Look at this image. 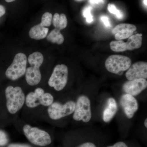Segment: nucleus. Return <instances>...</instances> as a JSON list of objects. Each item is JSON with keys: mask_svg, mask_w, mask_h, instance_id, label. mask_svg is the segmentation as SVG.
I'll return each instance as SVG.
<instances>
[{"mask_svg": "<svg viewBox=\"0 0 147 147\" xmlns=\"http://www.w3.org/2000/svg\"><path fill=\"white\" fill-rule=\"evenodd\" d=\"M6 106L8 112L14 115L21 110L26 100V96L21 87L9 86L5 90Z\"/></svg>", "mask_w": 147, "mask_h": 147, "instance_id": "f03ea898", "label": "nucleus"}, {"mask_svg": "<svg viewBox=\"0 0 147 147\" xmlns=\"http://www.w3.org/2000/svg\"><path fill=\"white\" fill-rule=\"evenodd\" d=\"M92 7L91 6H87L83 9V15L86 18V21L88 23L90 24L94 21L93 17L92 15L91 11Z\"/></svg>", "mask_w": 147, "mask_h": 147, "instance_id": "412c9836", "label": "nucleus"}, {"mask_svg": "<svg viewBox=\"0 0 147 147\" xmlns=\"http://www.w3.org/2000/svg\"><path fill=\"white\" fill-rule=\"evenodd\" d=\"M73 114V119L75 121H82L87 123L91 120L92 117L91 101L88 96L82 95L79 96Z\"/></svg>", "mask_w": 147, "mask_h": 147, "instance_id": "39448f33", "label": "nucleus"}, {"mask_svg": "<svg viewBox=\"0 0 147 147\" xmlns=\"http://www.w3.org/2000/svg\"><path fill=\"white\" fill-rule=\"evenodd\" d=\"M76 102L69 100L64 104L54 102L48 106L47 113L50 118L54 120H58L73 114L75 109Z\"/></svg>", "mask_w": 147, "mask_h": 147, "instance_id": "1a4fd4ad", "label": "nucleus"}, {"mask_svg": "<svg viewBox=\"0 0 147 147\" xmlns=\"http://www.w3.org/2000/svg\"><path fill=\"white\" fill-rule=\"evenodd\" d=\"M27 63V57L25 54H16L12 63L6 71V77L12 81H15L24 76L26 70Z\"/></svg>", "mask_w": 147, "mask_h": 147, "instance_id": "0eeeda50", "label": "nucleus"}, {"mask_svg": "<svg viewBox=\"0 0 147 147\" xmlns=\"http://www.w3.org/2000/svg\"><path fill=\"white\" fill-rule=\"evenodd\" d=\"M137 30V27L132 24H121L117 25L112 30V33L115 35L117 40H122L131 36Z\"/></svg>", "mask_w": 147, "mask_h": 147, "instance_id": "4468645a", "label": "nucleus"}, {"mask_svg": "<svg viewBox=\"0 0 147 147\" xmlns=\"http://www.w3.org/2000/svg\"><path fill=\"white\" fill-rule=\"evenodd\" d=\"M147 0H144V4L146 6V7H147Z\"/></svg>", "mask_w": 147, "mask_h": 147, "instance_id": "7c9ffc66", "label": "nucleus"}, {"mask_svg": "<svg viewBox=\"0 0 147 147\" xmlns=\"http://www.w3.org/2000/svg\"><path fill=\"white\" fill-rule=\"evenodd\" d=\"M5 13V9L4 7L0 5V17L3 16Z\"/></svg>", "mask_w": 147, "mask_h": 147, "instance_id": "cd10ccee", "label": "nucleus"}, {"mask_svg": "<svg viewBox=\"0 0 147 147\" xmlns=\"http://www.w3.org/2000/svg\"><path fill=\"white\" fill-rule=\"evenodd\" d=\"M47 40L53 43H57L58 45L62 44L64 40L63 35L62 34L60 30L55 28L47 36Z\"/></svg>", "mask_w": 147, "mask_h": 147, "instance_id": "a211bd4d", "label": "nucleus"}, {"mask_svg": "<svg viewBox=\"0 0 147 147\" xmlns=\"http://www.w3.org/2000/svg\"><path fill=\"white\" fill-rule=\"evenodd\" d=\"M53 20V15L50 12H45L42 15L40 24L44 27H49L51 26Z\"/></svg>", "mask_w": 147, "mask_h": 147, "instance_id": "6ab92c4d", "label": "nucleus"}, {"mask_svg": "<svg viewBox=\"0 0 147 147\" xmlns=\"http://www.w3.org/2000/svg\"><path fill=\"white\" fill-rule=\"evenodd\" d=\"M7 147H31L29 145L25 144H10Z\"/></svg>", "mask_w": 147, "mask_h": 147, "instance_id": "bb28decb", "label": "nucleus"}, {"mask_svg": "<svg viewBox=\"0 0 147 147\" xmlns=\"http://www.w3.org/2000/svg\"><path fill=\"white\" fill-rule=\"evenodd\" d=\"M119 102L127 117L132 118L139 108V103L135 96L125 93L121 96Z\"/></svg>", "mask_w": 147, "mask_h": 147, "instance_id": "9b49d317", "label": "nucleus"}, {"mask_svg": "<svg viewBox=\"0 0 147 147\" xmlns=\"http://www.w3.org/2000/svg\"><path fill=\"white\" fill-rule=\"evenodd\" d=\"M105 0H89L90 3L92 5L103 4Z\"/></svg>", "mask_w": 147, "mask_h": 147, "instance_id": "a878e982", "label": "nucleus"}, {"mask_svg": "<svg viewBox=\"0 0 147 147\" xmlns=\"http://www.w3.org/2000/svg\"><path fill=\"white\" fill-rule=\"evenodd\" d=\"M117 101L114 98H109L107 102V105L103 111L102 119L105 123H109L115 115L117 111Z\"/></svg>", "mask_w": 147, "mask_h": 147, "instance_id": "2eb2a0df", "label": "nucleus"}, {"mask_svg": "<svg viewBox=\"0 0 147 147\" xmlns=\"http://www.w3.org/2000/svg\"><path fill=\"white\" fill-rule=\"evenodd\" d=\"M5 1L7 2L10 3L14 1H16V0H5Z\"/></svg>", "mask_w": 147, "mask_h": 147, "instance_id": "c756f323", "label": "nucleus"}, {"mask_svg": "<svg viewBox=\"0 0 147 147\" xmlns=\"http://www.w3.org/2000/svg\"><path fill=\"white\" fill-rule=\"evenodd\" d=\"M53 23L55 28L61 30L66 28L67 25V20L65 14L58 13H55L53 16Z\"/></svg>", "mask_w": 147, "mask_h": 147, "instance_id": "f3484780", "label": "nucleus"}, {"mask_svg": "<svg viewBox=\"0 0 147 147\" xmlns=\"http://www.w3.org/2000/svg\"><path fill=\"white\" fill-rule=\"evenodd\" d=\"M144 126L146 128H147V119H146L144 121Z\"/></svg>", "mask_w": 147, "mask_h": 147, "instance_id": "c85d7f7f", "label": "nucleus"}, {"mask_svg": "<svg viewBox=\"0 0 147 147\" xmlns=\"http://www.w3.org/2000/svg\"><path fill=\"white\" fill-rule=\"evenodd\" d=\"M108 10L111 13L115 15L116 18L119 19L123 18V14L121 10H119L114 4H109L108 7Z\"/></svg>", "mask_w": 147, "mask_h": 147, "instance_id": "aec40b11", "label": "nucleus"}, {"mask_svg": "<svg viewBox=\"0 0 147 147\" xmlns=\"http://www.w3.org/2000/svg\"><path fill=\"white\" fill-rule=\"evenodd\" d=\"M8 142V137L5 132L0 130V146H5Z\"/></svg>", "mask_w": 147, "mask_h": 147, "instance_id": "4be33fe9", "label": "nucleus"}, {"mask_svg": "<svg viewBox=\"0 0 147 147\" xmlns=\"http://www.w3.org/2000/svg\"><path fill=\"white\" fill-rule=\"evenodd\" d=\"M142 34L132 35L128 38L127 42L122 40L111 41L110 44V49L116 52H124L126 50L139 49L142 45Z\"/></svg>", "mask_w": 147, "mask_h": 147, "instance_id": "9d476101", "label": "nucleus"}, {"mask_svg": "<svg viewBox=\"0 0 147 147\" xmlns=\"http://www.w3.org/2000/svg\"><path fill=\"white\" fill-rule=\"evenodd\" d=\"M106 147H129L126 143L123 142H119L113 145H110Z\"/></svg>", "mask_w": 147, "mask_h": 147, "instance_id": "393cba45", "label": "nucleus"}, {"mask_svg": "<svg viewBox=\"0 0 147 147\" xmlns=\"http://www.w3.org/2000/svg\"><path fill=\"white\" fill-rule=\"evenodd\" d=\"M68 67L64 64L57 65L55 67L48 81V85L57 91L62 90L68 81Z\"/></svg>", "mask_w": 147, "mask_h": 147, "instance_id": "6e6552de", "label": "nucleus"}, {"mask_svg": "<svg viewBox=\"0 0 147 147\" xmlns=\"http://www.w3.org/2000/svg\"><path fill=\"white\" fill-rule=\"evenodd\" d=\"M54 97L51 94L45 93L42 88L36 89L30 92L26 97V105L29 108H35L40 105L49 106L54 102Z\"/></svg>", "mask_w": 147, "mask_h": 147, "instance_id": "20e7f679", "label": "nucleus"}, {"mask_svg": "<svg viewBox=\"0 0 147 147\" xmlns=\"http://www.w3.org/2000/svg\"><path fill=\"white\" fill-rule=\"evenodd\" d=\"M125 77L128 80L147 78V63L138 61L131 65L127 70Z\"/></svg>", "mask_w": 147, "mask_h": 147, "instance_id": "ddd939ff", "label": "nucleus"}, {"mask_svg": "<svg viewBox=\"0 0 147 147\" xmlns=\"http://www.w3.org/2000/svg\"><path fill=\"white\" fill-rule=\"evenodd\" d=\"M131 65L130 58L121 55H111L105 62V67L108 71L119 75L127 71Z\"/></svg>", "mask_w": 147, "mask_h": 147, "instance_id": "423d86ee", "label": "nucleus"}, {"mask_svg": "<svg viewBox=\"0 0 147 147\" xmlns=\"http://www.w3.org/2000/svg\"><path fill=\"white\" fill-rule=\"evenodd\" d=\"M100 19L102 23L104 24V25L106 27H110L111 26V24L110 21H109V18L108 16H100Z\"/></svg>", "mask_w": 147, "mask_h": 147, "instance_id": "b1692460", "label": "nucleus"}, {"mask_svg": "<svg viewBox=\"0 0 147 147\" xmlns=\"http://www.w3.org/2000/svg\"><path fill=\"white\" fill-rule=\"evenodd\" d=\"M147 81L144 79L128 80L124 83L122 90L124 92L136 96L147 88Z\"/></svg>", "mask_w": 147, "mask_h": 147, "instance_id": "f8f14e48", "label": "nucleus"}, {"mask_svg": "<svg viewBox=\"0 0 147 147\" xmlns=\"http://www.w3.org/2000/svg\"><path fill=\"white\" fill-rule=\"evenodd\" d=\"M75 1H84V0H75Z\"/></svg>", "mask_w": 147, "mask_h": 147, "instance_id": "2f4dec72", "label": "nucleus"}, {"mask_svg": "<svg viewBox=\"0 0 147 147\" xmlns=\"http://www.w3.org/2000/svg\"><path fill=\"white\" fill-rule=\"evenodd\" d=\"M76 147H98L94 142L86 141L81 143Z\"/></svg>", "mask_w": 147, "mask_h": 147, "instance_id": "5701e85b", "label": "nucleus"}, {"mask_svg": "<svg viewBox=\"0 0 147 147\" xmlns=\"http://www.w3.org/2000/svg\"><path fill=\"white\" fill-rule=\"evenodd\" d=\"M43 61V55L40 52H34L29 55L28 61L31 66L26 68L25 75L27 83L30 86H36L41 81V74L39 68Z\"/></svg>", "mask_w": 147, "mask_h": 147, "instance_id": "f257e3e1", "label": "nucleus"}, {"mask_svg": "<svg viewBox=\"0 0 147 147\" xmlns=\"http://www.w3.org/2000/svg\"><path fill=\"white\" fill-rule=\"evenodd\" d=\"M49 29L40 24L32 28L29 31V36L31 38L36 40H40L47 36Z\"/></svg>", "mask_w": 147, "mask_h": 147, "instance_id": "dca6fc26", "label": "nucleus"}, {"mask_svg": "<svg viewBox=\"0 0 147 147\" xmlns=\"http://www.w3.org/2000/svg\"><path fill=\"white\" fill-rule=\"evenodd\" d=\"M23 132L27 139L33 144L44 147L52 143V139L47 131L36 127L26 124L23 128Z\"/></svg>", "mask_w": 147, "mask_h": 147, "instance_id": "7ed1b4c3", "label": "nucleus"}]
</instances>
